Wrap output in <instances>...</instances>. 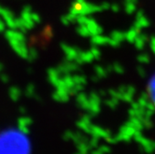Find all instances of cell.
<instances>
[{"mask_svg": "<svg viewBox=\"0 0 155 154\" xmlns=\"http://www.w3.org/2000/svg\"><path fill=\"white\" fill-rule=\"evenodd\" d=\"M146 91L150 102L155 106V73L150 76L147 83Z\"/></svg>", "mask_w": 155, "mask_h": 154, "instance_id": "obj_1", "label": "cell"}]
</instances>
